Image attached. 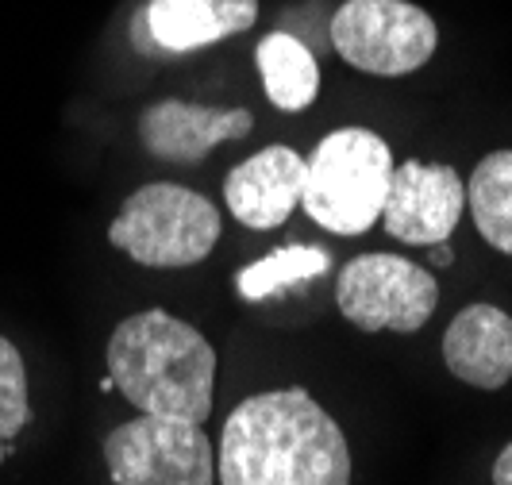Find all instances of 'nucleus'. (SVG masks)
<instances>
[{
	"label": "nucleus",
	"mask_w": 512,
	"mask_h": 485,
	"mask_svg": "<svg viewBox=\"0 0 512 485\" xmlns=\"http://www.w3.org/2000/svg\"><path fill=\"white\" fill-rule=\"evenodd\" d=\"M255 116L247 108H201L189 101H158L139 120V143L158 162H201L228 139H247Z\"/></svg>",
	"instance_id": "1a4fd4ad"
},
{
	"label": "nucleus",
	"mask_w": 512,
	"mask_h": 485,
	"mask_svg": "<svg viewBox=\"0 0 512 485\" xmlns=\"http://www.w3.org/2000/svg\"><path fill=\"white\" fill-rule=\"evenodd\" d=\"M112 485H212L216 455L201 424L139 412L104 435Z\"/></svg>",
	"instance_id": "39448f33"
},
{
	"label": "nucleus",
	"mask_w": 512,
	"mask_h": 485,
	"mask_svg": "<svg viewBox=\"0 0 512 485\" xmlns=\"http://www.w3.org/2000/svg\"><path fill=\"white\" fill-rule=\"evenodd\" d=\"M335 301L359 332L409 335L432 320L439 281L401 255H359L339 270Z\"/></svg>",
	"instance_id": "0eeeda50"
},
{
	"label": "nucleus",
	"mask_w": 512,
	"mask_h": 485,
	"mask_svg": "<svg viewBox=\"0 0 512 485\" xmlns=\"http://www.w3.org/2000/svg\"><path fill=\"white\" fill-rule=\"evenodd\" d=\"M108 378L139 412L205 424L212 412L216 351L166 308L128 316L108 339Z\"/></svg>",
	"instance_id": "f03ea898"
},
{
	"label": "nucleus",
	"mask_w": 512,
	"mask_h": 485,
	"mask_svg": "<svg viewBox=\"0 0 512 485\" xmlns=\"http://www.w3.org/2000/svg\"><path fill=\"white\" fill-rule=\"evenodd\" d=\"M220 239V212L197 189L174 181H154L135 189L120 205L108 243L120 247L131 262L154 270L197 266L212 255Z\"/></svg>",
	"instance_id": "20e7f679"
},
{
	"label": "nucleus",
	"mask_w": 512,
	"mask_h": 485,
	"mask_svg": "<svg viewBox=\"0 0 512 485\" xmlns=\"http://www.w3.org/2000/svg\"><path fill=\"white\" fill-rule=\"evenodd\" d=\"M258 20V0H147L139 16V39L166 54L212 47Z\"/></svg>",
	"instance_id": "9b49d317"
},
{
	"label": "nucleus",
	"mask_w": 512,
	"mask_h": 485,
	"mask_svg": "<svg viewBox=\"0 0 512 485\" xmlns=\"http://www.w3.org/2000/svg\"><path fill=\"white\" fill-rule=\"evenodd\" d=\"M258 74L266 97L282 112H305L320 93V66L305 43L289 31H274L258 43Z\"/></svg>",
	"instance_id": "ddd939ff"
},
{
	"label": "nucleus",
	"mask_w": 512,
	"mask_h": 485,
	"mask_svg": "<svg viewBox=\"0 0 512 485\" xmlns=\"http://www.w3.org/2000/svg\"><path fill=\"white\" fill-rule=\"evenodd\" d=\"M443 362L474 389H501L512 378V316L497 305H466L443 335Z\"/></svg>",
	"instance_id": "f8f14e48"
},
{
	"label": "nucleus",
	"mask_w": 512,
	"mask_h": 485,
	"mask_svg": "<svg viewBox=\"0 0 512 485\" xmlns=\"http://www.w3.org/2000/svg\"><path fill=\"white\" fill-rule=\"evenodd\" d=\"M462 208H466V185L455 174V166L412 158L393 166L382 224L401 243L436 247V243H447L451 231L459 228Z\"/></svg>",
	"instance_id": "6e6552de"
},
{
	"label": "nucleus",
	"mask_w": 512,
	"mask_h": 485,
	"mask_svg": "<svg viewBox=\"0 0 512 485\" xmlns=\"http://www.w3.org/2000/svg\"><path fill=\"white\" fill-rule=\"evenodd\" d=\"M466 208L489 247L512 255V151H493L474 166Z\"/></svg>",
	"instance_id": "4468645a"
},
{
	"label": "nucleus",
	"mask_w": 512,
	"mask_h": 485,
	"mask_svg": "<svg viewBox=\"0 0 512 485\" xmlns=\"http://www.w3.org/2000/svg\"><path fill=\"white\" fill-rule=\"evenodd\" d=\"M393 154L370 128H339L305 158L301 208L335 235H362L382 220Z\"/></svg>",
	"instance_id": "7ed1b4c3"
},
{
	"label": "nucleus",
	"mask_w": 512,
	"mask_h": 485,
	"mask_svg": "<svg viewBox=\"0 0 512 485\" xmlns=\"http://www.w3.org/2000/svg\"><path fill=\"white\" fill-rule=\"evenodd\" d=\"M493 485H512V443L493 462Z\"/></svg>",
	"instance_id": "f3484780"
},
{
	"label": "nucleus",
	"mask_w": 512,
	"mask_h": 485,
	"mask_svg": "<svg viewBox=\"0 0 512 485\" xmlns=\"http://www.w3.org/2000/svg\"><path fill=\"white\" fill-rule=\"evenodd\" d=\"M332 43L362 74L401 77L436 54V20L409 0H347L332 16Z\"/></svg>",
	"instance_id": "423d86ee"
},
{
	"label": "nucleus",
	"mask_w": 512,
	"mask_h": 485,
	"mask_svg": "<svg viewBox=\"0 0 512 485\" xmlns=\"http://www.w3.org/2000/svg\"><path fill=\"white\" fill-rule=\"evenodd\" d=\"M451 251H447V243H436V247H432V266H451Z\"/></svg>",
	"instance_id": "a211bd4d"
},
{
	"label": "nucleus",
	"mask_w": 512,
	"mask_h": 485,
	"mask_svg": "<svg viewBox=\"0 0 512 485\" xmlns=\"http://www.w3.org/2000/svg\"><path fill=\"white\" fill-rule=\"evenodd\" d=\"M305 158L293 147H266L239 162L224 181V201L243 228H282L301 205Z\"/></svg>",
	"instance_id": "9d476101"
},
{
	"label": "nucleus",
	"mask_w": 512,
	"mask_h": 485,
	"mask_svg": "<svg viewBox=\"0 0 512 485\" xmlns=\"http://www.w3.org/2000/svg\"><path fill=\"white\" fill-rule=\"evenodd\" d=\"M97 389H101V393H112V389H116V382H112V378H108V374H104L101 382H97Z\"/></svg>",
	"instance_id": "6ab92c4d"
},
{
	"label": "nucleus",
	"mask_w": 512,
	"mask_h": 485,
	"mask_svg": "<svg viewBox=\"0 0 512 485\" xmlns=\"http://www.w3.org/2000/svg\"><path fill=\"white\" fill-rule=\"evenodd\" d=\"M216 478L220 485H351V447L308 389H270L231 409Z\"/></svg>",
	"instance_id": "f257e3e1"
},
{
	"label": "nucleus",
	"mask_w": 512,
	"mask_h": 485,
	"mask_svg": "<svg viewBox=\"0 0 512 485\" xmlns=\"http://www.w3.org/2000/svg\"><path fill=\"white\" fill-rule=\"evenodd\" d=\"M328 262H332V258L324 255L320 247H282V251H274V255L243 266V270L235 274V289H239L243 301H266V297L282 293L289 285H297V281L328 274Z\"/></svg>",
	"instance_id": "2eb2a0df"
},
{
	"label": "nucleus",
	"mask_w": 512,
	"mask_h": 485,
	"mask_svg": "<svg viewBox=\"0 0 512 485\" xmlns=\"http://www.w3.org/2000/svg\"><path fill=\"white\" fill-rule=\"evenodd\" d=\"M31 424V405H27V370L24 355L16 343L0 335V466L12 455L16 435Z\"/></svg>",
	"instance_id": "dca6fc26"
}]
</instances>
